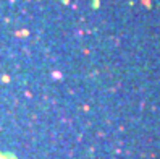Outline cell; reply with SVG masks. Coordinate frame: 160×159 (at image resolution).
<instances>
[{
  "label": "cell",
  "instance_id": "6da1fadb",
  "mask_svg": "<svg viewBox=\"0 0 160 159\" xmlns=\"http://www.w3.org/2000/svg\"><path fill=\"white\" fill-rule=\"evenodd\" d=\"M0 159H8V157H5V156H3L2 153H0Z\"/></svg>",
  "mask_w": 160,
  "mask_h": 159
}]
</instances>
